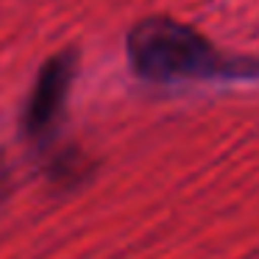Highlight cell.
<instances>
[{
	"label": "cell",
	"mask_w": 259,
	"mask_h": 259,
	"mask_svg": "<svg viewBox=\"0 0 259 259\" xmlns=\"http://www.w3.org/2000/svg\"><path fill=\"white\" fill-rule=\"evenodd\" d=\"M0 179H3V170H0Z\"/></svg>",
	"instance_id": "cell-3"
},
{
	"label": "cell",
	"mask_w": 259,
	"mask_h": 259,
	"mask_svg": "<svg viewBox=\"0 0 259 259\" xmlns=\"http://www.w3.org/2000/svg\"><path fill=\"white\" fill-rule=\"evenodd\" d=\"M70 84H73V56L70 53L51 59L42 67L34 92H31L28 109H25V134L31 140H48L51 137V131L56 128L59 117H62Z\"/></svg>",
	"instance_id": "cell-2"
},
{
	"label": "cell",
	"mask_w": 259,
	"mask_h": 259,
	"mask_svg": "<svg viewBox=\"0 0 259 259\" xmlns=\"http://www.w3.org/2000/svg\"><path fill=\"white\" fill-rule=\"evenodd\" d=\"M128 59L148 81L245 78L259 70L248 59L220 53L198 31L173 20H145L128 34Z\"/></svg>",
	"instance_id": "cell-1"
}]
</instances>
